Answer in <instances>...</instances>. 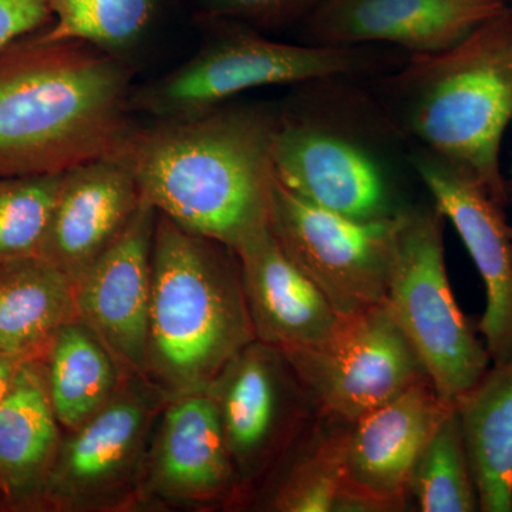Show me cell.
Wrapping results in <instances>:
<instances>
[{"mask_svg":"<svg viewBox=\"0 0 512 512\" xmlns=\"http://www.w3.org/2000/svg\"><path fill=\"white\" fill-rule=\"evenodd\" d=\"M133 70L79 40L35 36L0 52V175L63 173L120 153L131 120Z\"/></svg>","mask_w":512,"mask_h":512,"instance_id":"obj_1","label":"cell"},{"mask_svg":"<svg viewBox=\"0 0 512 512\" xmlns=\"http://www.w3.org/2000/svg\"><path fill=\"white\" fill-rule=\"evenodd\" d=\"M278 116L227 107L137 128L123 148L141 200L178 227L232 249L269 227Z\"/></svg>","mask_w":512,"mask_h":512,"instance_id":"obj_2","label":"cell"},{"mask_svg":"<svg viewBox=\"0 0 512 512\" xmlns=\"http://www.w3.org/2000/svg\"><path fill=\"white\" fill-rule=\"evenodd\" d=\"M386 93L400 130L505 207L500 154L512 124L510 5L457 45L407 56L387 79Z\"/></svg>","mask_w":512,"mask_h":512,"instance_id":"obj_3","label":"cell"},{"mask_svg":"<svg viewBox=\"0 0 512 512\" xmlns=\"http://www.w3.org/2000/svg\"><path fill=\"white\" fill-rule=\"evenodd\" d=\"M235 249L178 227L157 212L146 376L168 400L205 393L254 342Z\"/></svg>","mask_w":512,"mask_h":512,"instance_id":"obj_4","label":"cell"},{"mask_svg":"<svg viewBox=\"0 0 512 512\" xmlns=\"http://www.w3.org/2000/svg\"><path fill=\"white\" fill-rule=\"evenodd\" d=\"M397 55L369 46L291 45L248 28L211 37L187 62L133 90V113L156 121L183 120L225 106L249 90L325 83L397 67Z\"/></svg>","mask_w":512,"mask_h":512,"instance_id":"obj_5","label":"cell"},{"mask_svg":"<svg viewBox=\"0 0 512 512\" xmlns=\"http://www.w3.org/2000/svg\"><path fill=\"white\" fill-rule=\"evenodd\" d=\"M444 221L436 205L400 210L384 303L437 394L454 403L490 369L491 357L451 291Z\"/></svg>","mask_w":512,"mask_h":512,"instance_id":"obj_6","label":"cell"},{"mask_svg":"<svg viewBox=\"0 0 512 512\" xmlns=\"http://www.w3.org/2000/svg\"><path fill=\"white\" fill-rule=\"evenodd\" d=\"M167 402L147 376L128 375L99 413L64 431L40 511H136L144 457Z\"/></svg>","mask_w":512,"mask_h":512,"instance_id":"obj_7","label":"cell"},{"mask_svg":"<svg viewBox=\"0 0 512 512\" xmlns=\"http://www.w3.org/2000/svg\"><path fill=\"white\" fill-rule=\"evenodd\" d=\"M399 212L352 220L302 200L275 178L269 229L340 318H349L386 301Z\"/></svg>","mask_w":512,"mask_h":512,"instance_id":"obj_8","label":"cell"},{"mask_svg":"<svg viewBox=\"0 0 512 512\" xmlns=\"http://www.w3.org/2000/svg\"><path fill=\"white\" fill-rule=\"evenodd\" d=\"M281 350L313 407L339 423H353L430 379L386 303L343 318L323 345Z\"/></svg>","mask_w":512,"mask_h":512,"instance_id":"obj_9","label":"cell"},{"mask_svg":"<svg viewBox=\"0 0 512 512\" xmlns=\"http://www.w3.org/2000/svg\"><path fill=\"white\" fill-rule=\"evenodd\" d=\"M239 481V498L284 460L315 409L281 349L254 340L208 387Z\"/></svg>","mask_w":512,"mask_h":512,"instance_id":"obj_10","label":"cell"},{"mask_svg":"<svg viewBox=\"0 0 512 512\" xmlns=\"http://www.w3.org/2000/svg\"><path fill=\"white\" fill-rule=\"evenodd\" d=\"M238 500L237 471L211 397L168 400L148 443L136 511L205 510Z\"/></svg>","mask_w":512,"mask_h":512,"instance_id":"obj_11","label":"cell"},{"mask_svg":"<svg viewBox=\"0 0 512 512\" xmlns=\"http://www.w3.org/2000/svg\"><path fill=\"white\" fill-rule=\"evenodd\" d=\"M276 180L302 200L359 221L393 217V188L382 163L355 137L316 117L282 114L272 138Z\"/></svg>","mask_w":512,"mask_h":512,"instance_id":"obj_12","label":"cell"},{"mask_svg":"<svg viewBox=\"0 0 512 512\" xmlns=\"http://www.w3.org/2000/svg\"><path fill=\"white\" fill-rule=\"evenodd\" d=\"M453 403L420 380L346 424L342 441L346 511H397L407 500L414 464Z\"/></svg>","mask_w":512,"mask_h":512,"instance_id":"obj_13","label":"cell"},{"mask_svg":"<svg viewBox=\"0 0 512 512\" xmlns=\"http://www.w3.org/2000/svg\"><path fill=\"white\" fill-rule=\"evenodd\" d=\"M157 211L141 200L119 238L73 279L74 306L127 373L146 376Z\"/></svg>","mask_w":512,"mask_h":512,"instance_id":"obj_14","label":"cell"},{"mask_svg":"<svg viewBox=\"0 0 512 512\" xmlns=\"http://www.w3.org/2000/svg\"><path fill=\"white\" fill-rule=\"evenodd\" d=\"M434 205L457 229L483 279L487 305L478 330L491 365L512 359V228L504 207L473 177L426 151L412 158Z\"/></svg>","mask_w":512,"mask_h":512,"instance_id":"obj_15","label":"cell"},{"mask_svg":"<svg viewBox=\"0 0 512 512\" xmlns=\"http://www.w3.org/2000/svg\"><path fill=\"white\" fill-rule=\"evenodd\" d=\"M498 0H323L305 20L311 45L441 52L507 8Z\"/></svg>","mask_w":512,"mask_h":512,"instance_id":"obj_16","label":"cell"},{"mask_svg":"<svg viewBox=\"0 0 512 512\" xmlns=\"http://www.w3.org/2000/svg\"><path fill=\"white\" fill-rule=\"evenodd\" d=\"M141 202L123 151L64 171L40 255L74 279L120 237Z\"/></svg>","mask_w":512,"mask_h":512,"instance_id":"obj_17","label":"cell"},{"mask_svg":"<svg viewBox=\"0 0 512 512\" xmlns=\"http://www.w3.org/2000/svg\"><path fill=\"white\" fill-rule=\"evenodd\" d=\"M235 252L256 340L279 349L315 348L335 336L343 318L293 264L269 227Z\"/></svg>","mask_w":512,"mask_h":512,"instance_id":"obj_18","label":"cell"},{"mask_svg":"<svg viewBox=\"0 0 512 512\" xmlns=\"http://www.w3.org/2000/svg\"><path fill=\"white\" fill-rule=\"evenodd\" d=\"M64 430L53 412L39 360H25L0 404V505L40 511Z\"/></svg>","mask_w":512,"mask_h":512,"instance_id":"obj_19","label":"cell"},{"mask_svg":"<svg viewBox=\"0 0 512 512\" xmlns=\"http://www.w3.org/2000/svg\"><path fill=\"white\" fill-rule=\"evenodd\" d=\"M77 319L73 279L42 256L0 265V355L39 360Z\"/></svg>","mask_w":512,"mask_h":512,"instance_id":"obj_20","label":"cell"},{"mask_svg":"<svg viewBox=\"0 0 512 512\" xmlns=\"http://www.w3.org/2000/svg\"><path fill=\"white\" fill-rule=\"evenodd\" d=\"M454 406L480 511L512 512V359L491 365Z\"/></svg>","mask_w":512,"mask_h":512,"instance_id":"obj_21","label":"cell"},{"mask_svg":"<svg viewBox=\"0 0 512 512\" xmlns=\"http://www.w3.org/2000/svg\"><path fill=\"white\" fill-rule=\"evenodd\" d=\"M53 412L64 431L79 429L119 392L128 375L83 320L60 328L39 359Z\"/></svg>","mask_w":512,"mask_h":512,"instance_id":"obj_22","label":"cell"},{"mask_svg":"<svg viewBox=\"0 0 512 512\" xmlns=\"http://www.w3.org/2000/svg\"><path fill=\"white\" fill-rule=\"evenodd\" d=\"M409 497L423 512L480 511L476 481L454 403L414 464L407 484Z\"/></svg>","mask_w":512,"mask_h":512,"instance_id":"obj_23","label":"cell"},{"mask_svg":"<svg viewBox=\"0 0 512 512\" xmlns=\"http://www.w3.org/2000/svg\"><path fill=\"white\" fill-rule=\"evenodd\" d=\"M53 22L35 35L43 42L79 40L123 56L143 39L160 0H47Z\"/></svg>","mask_w":512,"mask_h":512,"instance_id":"obj_24","label":"cell"},{"mask_svg":"<svg viewBox=\"0 0 512 512\" xmlns=\"http://www.w3.org/2000/svg\"><path fill=\"white\" fill-rule=\"evenodd\" d=\"M63 175H0V265L40 255Z\"/></svg>","mask_w":512,"mask_h":512,"instance_id":"obj_25","label":"cell"},{"mask_svg":"<svg viewBox=\"0 0 512 512\" xmlns=\"http://www.w3.org/2000/svg\"><path fill=\"white\" fill-rule=\"evenodd\" d=\"M342 427L315 440L289 467L269 497L278 512H343L346 500L342 467Z\"/></svg>","mask_w":512,"mask_h":512,"instance_id":"obj_26","label":"cell"},{"mask_svg":"<svg viewBox=\"0 0 512 512\" xmlns=\"http://www.w3.org/2000/svg\"><path fill=\"white\" fill-rule=\"evenodd\" d=\"M323 0H200L201 18L275 29L305 22Z\"/></svg>","mask_w":512,"mask_h":512,"instance_id":"obj_27","label":"cell"},{"mask_svg":"<svg viewBox=\"0 0 512 512\" xmlns=\"http://www.w3.org/2000/svg\"><path fill=\"white\" fill-rule=\"evenodd\" d=\"M47 0H0V52L49 28Z\"/></svg>","mask_w":512,"mask_h":512,"instance_id":"obj_28","label":"cell"},{"mask_svg":"<svg viewBox=\"0 0 512 512\" xmlns=\"http://www.w3.org/2000/svg\"><path fill=\"white\" fill-rule=\"evenodd\" d=\"M22 362L13 357L0 355V404L8 397L16 376H18L19 367Z\"/></svg>","mask_w":512,"mask_h":512,"instance_id":"obj_29","label":"cell"},{"mask_svg":"<svg viewBox=\"0 0 512 512\" xmlns=\"http://www.w3.org/2000/svg\"><path fill=\"white\" fill-rule=\"evenodd\" d=\"M498 2H503V3H507V5H510L512 0H498Z\"/></svg>","mask_w":512,"mask_h":512,"instance_id":"obj_30","label":"cell"},{"mask_svg":"<svg viewBox=\"0 0 512 512\" xmlns=\"http://www.w3.org/2000/svg\"><path fill=\"white\" fill-rule=\"evenodd\" d=\"M510 8H511V12H512V2L510 3Z\"/></svg>","mask_w":512,"mask_h":512,"instance_id":"obj_31","label":"cell"}]
</instances>
